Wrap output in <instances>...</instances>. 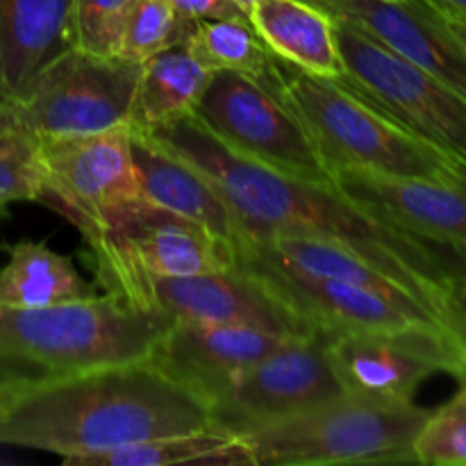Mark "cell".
Returning a JSON list of instances; mask_svg holds the SVG:
<instances>
[{
  "label": "cell",
  "instance_id": "obj_1",
  "mask_svg": "<svg viewBox=\"0 0 466 466\" xmlns=\"http://www.w3.org/2000/svg\"><path fill=\"white\" fill-rule=\"evenodd\" d=\"M150 137L217 187L235 212L246 244L278 235L344 244L412 291L444 321L446 296L455 280L446 246L419 239L371 217L337 187L287 176L232 153L194 114L150 132Z\"/></svg>",
  "mask_w": 466,
  "mask_h": 466
},
{
  "label": "cell",
  "instance_id": "obj_2",
  "mask_svg": "<svg viewBox=\"0 0 466 466\" xmlns=\"http://www.w3.org/2000/svg\"><path fill=\"white\" fill-rule=\"evenodd\" d=\"M209 426V405L150 360L9 380L0 396V444L46 451L73 466L121 446Z\"/></svg>",
  "mask_w": 466,
  "mask_h": 466
},
{
  "label": "cell",
  "instance_id": "obj_3",
  "mask_svg": "<svg viewBox=\"0 0 466 466\" xmlns=\"http://www.w3.org/2000/svg\"><path fill=\"white\" fill-rule=\"evenodd\" d=\"M173 319L112 294L48 308L0 303V373L9 380L62 378L148 360Z\"/></svg>",
  "mask_w": 466,
  "mask_h": 466
},
{
  "label": "cell",
  "instance_id": "obj_4",
  "mask_svg": "<svg viewBox=\"0 0 466 466\" xmlns=\"http://www.w3.org/2000/svg\"><path fill=\"white\" fill-rule=\"evenodd\" d=\"M259 77L303 121L332 173L355 168L437 182L466 173L464 162L419 139L339 80L312 76L276 55Z\"/></svg>",
  "mask_w": 466,
  "mask_h": 466
},
{
  "label": "cell",
  "instance_id": "obj_5",
  "mask_svg": "<svg viewBox=\"0 0 466 466\" xmlns=\"http://www.w3.org/2000/svg\"><path fill=\"white\" fill-rule=\"evenodd\" d=\"M431 412L414 400L341 394L291 417L241 432L255 466L414 462V440Z\"/></svg>",
  "mask_w": 466,
  "mask_h": 466
},
{
  "label": "cell",
  "instance_id": "obj_6",
  "mask_svg": "<svg viewBox=\"0 0 466 466\" xmlns=\"http://www.w3.org/2000/svg\"><path fill=\"white\" fill-rule=\"evenodd\" d=\"M80 232L103 294L126 303L148 278L198 276L237 264V250L208 228L146 200Z\"/></svg>",
  "mask_w": 466,
  "mask_h": 466
},
{
  "label": "cell",
  "instance_id": "obj_7",
  "mask_svg": "<svg viewBox=\"0 0 466 466\" xmlns=\"http://www.w3.org/2000/svg\"><path fill=\"white\" fill-rule=\"evenodd\" d=\"M194 116L226 148L250 162L335 187V173L308 127L262 77L235 71L214 73Z\"/></svg>",
  "mask_w": 466,
  "mask_h": 466
},
{
  "label": "cell",
  "instance_id": "obj_8",
  "mask_svg": "<svg viewBox=\"0 0 466 466\" xmlns=\"http://www.w3.org/2000/svg\"><path fill=\"white\" fill-rule=\"evenodd\" d=\"M332 16V14H330ZM344 76L339 82L419 139L466 164V100L353 23L332 16Z\"/></svg>",
  "mask_w": 466,
  "mask_h": 466
},
{
  "label": "cell",
  "instance_id": "obj_9",
  "mask_svg": "<svg viewBox=\"0 0 466 466\" xmlns=\"http://www.w3.org/2000/svg\"><path fill=\"white\" fill-rule=\"evenodd\" d=\"M141 64L71 48L16 103L35 139L80 137L127 126Z\"/></svg>",
  "mask_w": 466,
  "mask_h": 466
},
{
  "label": "cell",
  "instance_id": "obj_10",
  "mask_svg": "<svg viewBox=\"0 0 466 466\" xmlns=\"http://www.w3.org/2000/svg\"><path fill=\"white\" fill-rule=\"evenodd\" d=\"M341 394L328 335L312 332L287 337L246 369L209 410L214 426L241 435L248 428L291 417Z\"/></svg>",
  "mask_w": 466,
  "mask_h": 466
},
{
  "label": "cell",
  "instance_id": "obj_11",
  "mask_svg": "<svg viewBox=\"0 0 466 466\" xmlns=\"http://www.w3.org/2000/svg\"><path fill=\"white\" fill-rule=\"evenodd\" d=\"M36 148L46 177L41 203L62 209L77 230L100 226L141 200L127 126L36 139Z\"/></svg>",
  "mask_w": 466,
  "mask_h": 466
},
{
  "label": "cell",
  "instance_id": "obj_12",
  "mask_svg": "<svg viewBox=\"0 0 466 466\" xmlns=\"http://www.w3.org/2000/svg\"><path fill=\"white\" fill-rule=\"evenodd\" d=\"M237 264L264 278L314 330L328 337L339 332H403L419 328L446 330L435 309L394 280L364 282L309 276L241 259Z\"/></svg>",
  "mask_w": 466,
  "mask_h": 466
},
{
  "label": "cell",
  "instance_id": "obj_13",
  "mask_svg": "<svg viewBox=\"0 0 466 466\" xmlns=\"http://www.w3.org/2000/svg\"><path fill=\"white\" fill-rule=\"evenodd\" d=\"M344 394L405 403L435 373L462 378L466 353L446 330L339 332L328 337Z\"/></svg>",
  "mask_w": 466,
  "mask_h": 466
},
{
  "label": "cell",
  "instance_id": "obj_14",
  "mask_svg": "<svg viewBox=\"0 0 466 466\" xmlns=\"http://www.w3.org/2000/svg\"><path fill=\"white\" fill-rule=\"evenodd\" d=\"M127 303L159 309L173 321L258 328L282 337L319 332L264 278L239 264L198 276L148 278Z\"/></svg>",
  "mask_w": 466,
  "mask_h": 466
},
{
  "label": "cell",
  "instance_id": "obj_15",
  "mask_svg": "<svg viewBox=\"0 0 466 466\" xmlns=\"http://www.w3.org/2000/svg\"><path fill=\"white\" fill-rule=\"evenodd\" d=\"M353 23L466 100V48L432 0H312Z\"/></svg>",
  "mask_w": 466,
  "mask_h": 466
},
{
  "label": "cell",
  "instance_id": "obj_16",
  "mask_svg": "<svg viewBox=\"0 0 466 466\" xmlns=\"http://www.w3.org/2000/svg\"><path fill=\"white\" fill-rule=\"evenodd\" d=\"M335 187L371 217L446 248H466V173L458 180L337 168Z\"/></svg>",
  "mask_w": 466,
  "mask_h": 466
},
{
  "label": "cell",
  "instance_id": "obj_17",
  "mask_svg": "<svg viewBox=\"0 0 466 466\" xmlns=\"http://www.w3.org/2000/svg\"><path fill=\"white\" fill-rule=\"evenodd\" d=\"M285 339L258 328L176 321L148 360L212 408L246 369Z\"/></svg>",
  "mask_w": 466,
  "mask_h": 466
},
{
  "label": "cell",
  "instance_id": "obj_18",
  "mask_svg": "<svg viewBox=\"0 0 466 466\" xmlns=\"http://www.w3.org/2000/svg\"><path fill=\"white\" fill-rule=\"evenodd\" d=\"M130 135L141 200L200 223L235 250L246 246V235L235 212L198 168L173 155L150 135L132 130Z\"/></svg>",
  "mask_w": 466,
  "mask_h": 466
},
{
  "label": "cell",
  "instance_id": "obj_19",
  "mask_svg": "<svg viewBox=\"0 0 466 466\" xmlns=\"http://www.w3.org/2000/svg\"><path fill=\"white\" fill-rule=\"evenodd\" d=\"M71 48V0H0V98L18 103Z\"/></svg>",
  "mask_w": 466,
  "mask_h": 466
},
{
  "label": "cell",
  "instance_id": "obj_20",
  "mask_svg": "<svg viewBox=\"0 0 466 466\" xmlns=\"http://www.w3.org/2000/svg\"><path fill=\"white\" fill-rule=\"evenodd\" d=\"M248 21L276 57L312 76H344L335 21L312 0H259Z\"/></svg>",
  "mask_w": 466,
  "mask_h": 466
},
{
  "label": "cell",
  "instance_id": "obj_21",
  "mask_svg": "<svg viewBox=\"0 0 466 466\" xmlns=\"http://www.w3.org/2000/svg\"><path fill=\"white\" fill-rule=\"evenodd\" d=\"M212 76L185 44L171 46L146 59L137 77L127 127L139 135H150L191 116Z\"/></svg>",
  "mask_w": 466,
  "mask_h": 466
},
{
  "label": "cell",
  "instance_id": "obj_22",
  "mask_svg": "<svg viewBox=\"0 0 466 466\" xmlns=\"http://www.w3.org/2000/svg\"><path fill=\"white\" fill-rule=\"evenodd\" d=\"M0 268V303L12 308H48L96 296L94 285L80 276L73 259L39 241H18L7 248Z\"/></svg>",
  "mask_w": 466,
  "mask_h": 466
},
{
  "label": "cell",
  "instance_id": "obj_23",
  "mask_svg": "<svg viewBox=\"0 0 466 466\" xmlns=\"http://www.w3.org/2000/svg\"><path fill=\"white\" fill-rule=\"evenodd\" d=\"M173 464H209V466H255L248 444L239 435L218 426L182 435L157 437L139 444L121 446L107 453L91 455L77 466H173Z\"/></svg>",
  "mask_w": 466,
  "mask_h": 466
},
{
  "label": "cell",
  "instance_id": "obj_24",
  "mask_svg": "<svg viewBox=\"0 0 466 466\" xmlns=\"http://www.w3.org/2000/svg\"><path fill=\"white\" fill-rule=\"evenodd\" d=\"M185 46L212 73L235 71L259 77L273 57L250 21L237 18L194 21Z\"/></svg>",
  "mask_w": 466,
  "mask_h": 466
},
{
  "label": "cell",
  "instance_id": "obj_25",
  "mask_svg": "<svg viewBox=\"0 0 466 466\" xmlns=\"http://www.w3.org/2000/svg\"><path fill=\"white\" fill-rule=\"evenodd\" d=\"M194 21L180 16L168 0H135L126 21L118 57L144 64L171 46L185 44Z\"/></svg>",
  "mask_w": 466,
  "mask_h": 466
},
{
  "label": "cell",
  "instance_id": "obj_26",
  "mask_svg": "<svg viewBox=\"0 0 466 466\" xmlns=\"http://www.w3.org/2000/svg\"><path fill=\"white\" fill-rule=\"evenodd\" d=\"M135 0H71V46L100 57H116Z\"/></svg>",
  "mask_w": 466,
  "mask_h": 466
},
{
  "label": "cell",
  "instance_id": "obj_27",
  "mask_svg": "<svg viewBox=\"0 0 466 466\" xmlns=\"http://www.w3.org/2000/svg\"><path fill=\"white\" fill-rule=\"evenodd\" d=\"M414 462L426 466H466V391L431 412L414 440Z\"/></svg>",
  "mask_w": 466,
  "mask_h": 466
},
{
  "label": "cell",
  "instance_id": "obj_28",
  "mask_svg": "<svg viewBox=\"0 0 466 466\" xmlns=\"http://www.w3.org/2000/svg\"><path fill=\"white\" fill-rule=\"evenodd\" d=\"M44 194L46 177L35 137H0V208L18 200H41Z\"/></svg>",
  "mask_w": 466,
  "mask_h": 466
},
{
  "label": "cell",
  "instance_id": "obj_29",
  "mask_svg": "<svg viewBox=\"0 0 466 466\" xmlns=\"http://www.w3.org/2000/svg\"><path fill=\"white\" fill-rule=\"evenodd\" d=\"M168 5L189 21H214V18L248 21V14L235 0H168Z\"/></svg>",
  "mask_w": 466,
  "mask_h": 466
},
{
  "label": "cell",
  "instance_id": "obj_30",
  "mask_svg": "<svg viewBox=\"0 0 466 466\" xmlns=\"http://www.w3.org/2000/svg\"><path fill=\"white\" fill-rule=\"evenodd\" d=\"M444 323L466 353V282L453 280L444 303Z\"/></svg>",
  "mask_w": 466,
  "mask_h": 466
},
{
  "label": "cell",
  "instance_id": "obj_31",
  "mask_svg": "<svg viewBox=\"0 0 466 466\" xmlns=\"http://www.w3.org/2000/svg\"><path fill=\"white\" fill-rule=\"evenodd\" d=\"M14 135H30V132H27L25 126H23L16 103H9V100L0 98V137H14Z\"/></svg>",
  "mask_w": 466,
  "mask_h": 466
},
{
  "label": "cell",
  "instance_id": "obj_32",
  "mask_svg": "<svg viewBox=\"0 0 466 466\" xmlns=\"http://www.w3.org/2000/svg\"><path fill=\"white\" fill-rule=\"evenodd\" d=\"M449 255V268L455 280L466 282V248H446Z\"/></svg>",
  "mask_w": 466,
  "mask_h": 466
},
{
  "label": "cell",
  "instance_id": "obj_33",
  "mask_svg": "<svg viewBox=\"0 0 466 466\" xmlns=\"http://www.w3.org/2000/svg\"><path fill=\"white\" fill-rule=\"evenodd\" d=\"M441 12V16H444V21H446V25L451 27V32H453L455 36H458V41L460 44L464 46L466 48V21L464 18H460V16H453V14H449V12H444V9L441 7H437Z\"/></svg>",
  "mask_w": 466,
  "mask_h": 466
},
{
  "label": "cell",
  "instance_id": "obj_34",
  "mask_svg": "<svg viewBox=\"0 0 466 466\" xmlns=\"http://www.w3.org/2000/svg\"><path fill=\"white\" fill-rule=\"evenodd\" d=\"M437 7H441L444 12L453 14V16H460L466 21V0H432Z\"/></svg>",
  "mask_w": 466,
  "mask_h": 466
},
{
  "label": "cell",
  "instance_id": "obj_35",
  "mask_svg": "<svg viewBox=\"0 0 466 466\" xmlns=\"http://www.w3.org/2000/svg\"><path fill=\"white\" fill-rule=\"evenodd\" d=\"M235 3H237V5H239V7H241V9H244V12H246V14H248V12H250V9H253V7H255V5H258V3H259V0H235Z\"/></svg>",
  "mask_w": 466,
  "mask_h": 466
},
{
  "label": "cell",
  "instance_id": "obj_36",
  "mask_svg": "<svg viewBox=\"0 0 466 466\" xmlns=\"http://www.w3.org/2000/svg\"><path fill=\"white\" fill-rule=\"evenodd\" d=\"M9 382V378L5 376V373H0V396H3V390H5V385H7Z\"/></svg>",
  "mask_w": 466,
  "mask_h": 466
},
{
  "label": "cell",
  "instance_id": "obj_37",
  "mask_svg": "<svg viewBox=\"0 0 466 466\" xmlns=\"http://www.w3.org/2000/svg\"><path fill=\"white\" fill-rule=\"evenodd\" d=\"M460 380L464 382V391H466V362H464V371H462V378H460Z\"/></svg>",
  "mask_w": 466,
  "mask_h": 466
},
{
  "label": "cell",
  "instance_id": "obj_38",
  "mask_svg": "<svg viewBox=\"0 0 466 466\" xmlns=\"http://www.w3.org/2000/svg\"><path fill=\"white\" fill-rule=\"evenodd\" d=\"M5 212H7V208H0V218L5 217Z\"/></svg>",
  "mask_w": 466,
  "mask_h": 466
},
{
  "label": "cell",
  "instance_id": "obj_39",
  "mask_svg": "<svg viewBox=\"0 0 466 466\" xmlns=\"http://www.w3.org/2000/svg\"><path fill=\"white\" fill-rule=\"evenodd\" d=\"M390 3H400V0H390Z\"/></svg>",
  "mask_w": 466,
  "mask_h": 466
}]
</instances>
